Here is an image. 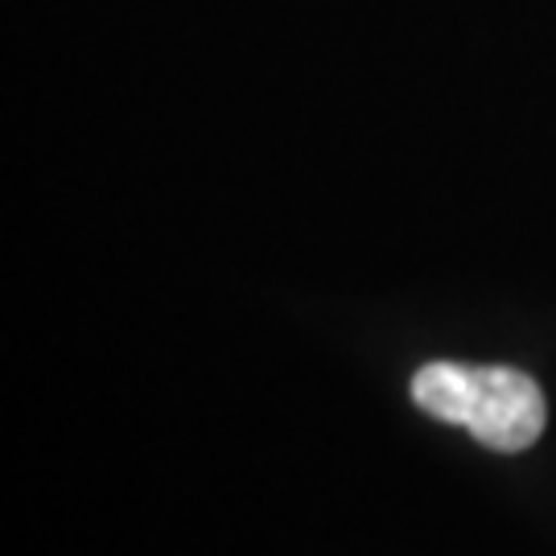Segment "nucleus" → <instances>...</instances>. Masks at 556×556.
Wrapping results in <instances>:
<instances>
[{
    "instance_id": "f257e3e1",
    "label": "nucleus",
    "mask_w": 556,
    "mask_h": 556,
    "mask_svg": "<svg viewBox=\"0 0 556 556\" xmlns=\"http://www.w3.org/2000/svg\"><path fill=\"white\" fill-rule=\"evenodd\" d=\"M420 413L462 425L478 445L495 454H519L544 438L548 404L540 383L519 367H470V363H425L413 376Z\"/></svg>"
}]
</instances>
